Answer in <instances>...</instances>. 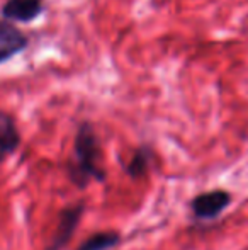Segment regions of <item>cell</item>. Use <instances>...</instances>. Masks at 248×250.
<instances>
[{
    "label": "cell",
    "mask_w": 248,
    "mask_h": 250,
    "mask_svg": "<svg viewBox=\"0 0 248 250\" xmlns=\"http://www.w3.org/2000/svg\"><path fill=\"white\" fill-rule=\"evenodd\" d=\"M46 10L44 0H5L0 7V16L7 22L31 24Z\"/></svg>",
    "instance_id": "4"
},
{
    "label": "cell",
    "mask_w": 248,
    "mask_h": 250,
    "mask_svg": "<svg viewBox=\"0 0 248 250\" xmlns=\"http://www.w3.org/2000/svg\"><path fill=\"white\" fill-rule=\"evenodd\" d=\"M153 164V150L150 145H141L136 148V151L133 153L131 160L128 162V165L124 167L126 174L131 179H143L148 174L150 167Z\"/></svg>",
    "instance_id": "7"
},
{
    "label": "cell",
    "mask_w": 248,
    "mask_h": 250,
    "mask_svg": "<svg viewBox=\"0 0 248 250\" xmlns=\"http://www.w3.org/2000/svg\"><path fill=\"white\" fill-rule=\"evenodd\" d=\"M100 143L94 125L90 121L80 123L73 140V151L66 165V172L78 189H85L92 181L104 182L106 172L99 165Z\"/></svg>",
    "instance_id": "1"
},
{
    "label": "cell",
    "mask_w": 248,
    "mask_h": 250,
    "mask_svg": "<svg viewBox=\"0 0 248 250\" xmlns=\"http://www.w3.org/2000/svg\"><path fill=\"white\" fill-rule=\"evenodd\" d=\"M83 213H85V203L83 201L61 209L60 218H58L57 231H55L53 238H51V244L48 245L46 250H63V247L72 240Z\"/></svg>",
    "instance_id": "3"
},
{
    "label": "cell",
    "mask_w": 248,
    "mask_h": 250,
    "mask_svg": "<svg viewBox=\"0 0 248 250\" xmlns=\"http://www.w3.org/2000/svg\"><path fill=\"white\" fill-rule=\"evenodd\" d=\"M29 46V36L16 24L0 19V65L20 55Z\"/></svg>",
    "instance_id": "5"
},
{
    "label": "cell",
    "mask_w": 248,
    "mask_h": 250,
    "mask_svg": "<svg viewBox=\"0 0 248 250\" xmlns=\"http://www.w3.org/2000/svg\"><path fill=\"white\" fill-rule=\"evenodd\" d=\"M231 194L225 189L201 192L191 201V213L197 221L216 220L231 204Z\"/></svg>",
    "instance_id": "2"
},
{
    "label": "cell",
    "mask_w": 248,
    "mask_h": 250,
    "mask_svg": "<svg viewBox=\"0 0 248 250\" xmlns=\"http://www.w3.org/2000/svg\"><path fill=\"white\" fill-rule=\"evenodd\" d=\"M20 146V133L12 114L0 111V162L16 153Z\"/></svg>",
    "instance_id": "6"
},
{
    "label": "cell",
    "mask_w": 248,
    "mask_h": 250,
    "mask_svg": "<svg viewBox=\"0 0 248 250\" xmlns=\"http://www.w3.org/2000/svg\"><path fill=\"white\" fill-rule=\"evenodd\" d=\"M121 242V235L117 231H100L94 233L87 240H83L76 250H111Z\"/></svg>",
    "instance_id": "8"
}]
</instances>
